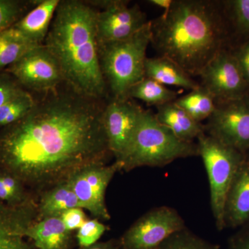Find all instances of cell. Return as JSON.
I'll list each match as a JSON object with an SVG mask.
<instances>
[{"label":"cell","instance_id":"obj_28","mask_svg":"<svg viewBox=\"0 0 249 249\" xmlns=\"http://www.w3.org/2000/svg\"><path fill=\"white\" fill-rule=\"evenodd\" d=\"M27 4L17 0H0V32L14 25L22 18Z\"/></svg>","mask_w":249,"mask_h":249},{"label":"cell","instance_id":"obj_8","mask_svg":"<svg viewBox=\"0 0 249 249\" xmlns=\"http://www.w3.org/2000/svg\"><path fill=\"white\" fill-rule=\"evenodd\" d=\"M186 228L178 211L169 206L154 208L129 228L120 241L123 249H156L170 235Z\"/></svg>","mask_w":249,"mask_h":249},{"label":"cell","instance_id":"obj_35","mask_svg":"<svg viewBox=\"0 0 249 249\" xmlns=\"http://www.w3.org/2000/svg\"><path fill=\"white\" fill-rule=\"evenodd\" d=\"M174 0H150L148 2L153 6L163 9V12L168 11L173 4Z\"/></svg>","mask_w":249,"mask_h":249},{"label":"cell","instance_id":"obj_29","mask_svg":"<svg viewBox=\"0 0 249 249\" xmlns=\"http://www.w3.org/2000/svg\"><path fill=\"white\" fill-rule=\"evenodd\" d=\"M107 230V227L99 219H88L77 231L78 245L82 248L95 245Z\"/></svg>","mask_w":249,"mask_h":249},{"label":"cell","instance_id":"obj_17","mask_svg":"<svg viewBox=\"0 0 249 249\" xmlns=\"http://www.w3.org/2000/svg\"><path fill=\"white\" fill-rule=\"evenodd\" d=\"M71 232L60 216L37 218L23 230V235L34 242L36 249H67Z\"/></svg>","mask_w":249,"mask_h":249},{"label":"cell","instance_id":"obj_32","mask_svg":"<svg viewBox=\"0 0 249 249\" xmlns=\"http://www.w3.org/2000/svg\"><path fill=\"white\" fill-rule=\"evenodd\" d=\"M231 50L249 86V40L235 46Z\"/></svg>","mask_w":249,"mask_h":249},{"label":"cell","instance_id":"obj_5","mask_svg":"<svg viewBox=\"0 0 249 249\" xmlns=\"http://www.w3.org/2000/svg\"><path fill=\"white\" fill-rule=\"evenodd\" d=\"M151 40L150 21L128 38L98 45L101 70L112 98H128L129 90L145 78L146 51Z\"/></svg>","mask_w":249,"mask_h":249},{"label":"cell","instance_id":"obj_23","mask_svg":"<svg viewBox=\"0 0 249 249\" xmlns=\"http://www.w3.org/2000/svg\"><path fill=\"white\" fill-rule=\"evenodd\" d=\"M128 98H137L148 106L156 107L174 102L178 93L151 78H142L129 90Z\"/></svg>","mask_w":249,"mask_h":249},{"label":"cell","instance_id":"obj_37","mask_svg":"<svg viewBox=\"0 0 249 249\" xmlns=\"http://www.w3.org/2000/svg\"></svg>","mask_w":249,"mask_h":249},{"label":"cell","instance_id":"obj_33","mask_svg":"<svg viewBox=\"0 0 249 249\" xmlns=\"http://www.w3.org/2000/svg\"><path fill=\"white\" fill-rule=\"evenodd\" d=\"M228 249H249V227L241 231L231 239Z\"/></svg>","mask_w":249,"mask_h":249},{"label":"cell","instance_id":"obj_15","mask_svg":"<svg viewBox=\"0 0 249 249\" xmlns=\"http://www.w3.org/2000/svg\"><path fill=\"white\" fill-rule=\"evenodd\" d=\"M249 222V160H245L228 192L224 205V228H237Z\"/></svg>","mask_w":249,"mask_h":249},{"label":"cell","instance_id":"obj_11","mask_svg":"<svg viewBox=\"0 0 249 249\" xmlns=\"http://www.w3.org/2000/svg\"><path fill=\"white\" fill-rule=\"evenodd\" d=\"M201 86L216 101L240 99L249 95L247 84L231 48L223 49L206 65L199 76Z\"/></svg>","mask_w":249,"mask_h":249},{"label":"cell","instance_id":"obj_3","mask_svg":"<svg viewBox=\"0 0 249 249\" xmlns=\"http://www.w3.org/2000/svg\"><path fill=\"white\" fill-rule=\"evenodd\" d=\"M97 12L88 3L60 1L43 45L58 62L64 84L100 101L107 88L100 63Z\"/></svg>","mask_w":249,"mask_h":249},{"label":"cell","instance_id":"obj_4","mask_svg":"<svg viewBox=\"0 0 249 249\" xmlns=\"http://www.w3.org/2000/svg\"><path fill=\"white\" fill-rule=\"evenodd\" d=\"M196 156V142L178 138L157 121L153 111L143 109L129 147L116 162L121 170L128 172L139 167H163L178 159Z\"/></svg>","mask_w":249,"mask_h":249},{"label":"cell","instance_id":"obj_12","mask_svg":"<svg viewBox=\"0 0 249 249\" xmlns=\"http://www.w3.org/2000/svg\"><path fill=\"white\" fill-rule=\"evenodd\" d=\"M96 31L98 45L128 38L150 22L138 4L129 6L121 0L98 1Z\"/></svg>","mask_w":249,"mask_h":249},{"label":"cell","instance_id":"obj_24","mask_svg":"<svg viewBox=\"0 0 249 249\" xmlns=\"http://www.w3.org/2000/svg\"><path fill=\"white\" fill-rule=\"evenodd\" d=\"M14 28L0 32V71L17 62L34 47Z\"/></svg>","mask_w":249,"mask_h":249},{"label":"cell","instance_id":"obj_19","mask_svg":"<svg viewBox=\"0 0 249 249\" xmlns=\"http://www.w3.org/2000/svg\"><path fill=\"white\" fill-rule=\"evenodd\" d=\"M145 77L165 86L178 87L191 91L200 85L178 64L160 55L147 58L145 62Z\"/></svg>","mask_w":249,"mask_h":249},{"label":"cell","instance_id":"obj_26","mask_svg":"<svg viewBox=\"0 0 249 249\" xmlns=\"http://www.w3.org/2000/svg\"><path fill=\"white\" fill-rule=\"evenodd\" d=\"M36 99L25 91L0 107V128L17 122L34 107Z\"/></svg>","mask_w":249,"mask_h":249},{"label":"cell","instance_id":"obj_27","mask_svg":"<svg viewBox=\"0 0 249 249\" xmlns=\"http://www.w3.org/2000/svg\"><path fill=\"white\" fill-rule=\"evenodd\" d=\"M219 249V246L201 238L186 227L170 235L156 249Z\"/></svg>","mask_w":249,"mask_h":249},{"label":"cell","instance_id":"obj_9","mask_svg":"<svg viewBox=\"0 0 249 249\" xmlns=\"http://www.w3.org/2000/svg\"><path fill=\"white\" fill-rule=\"evenodd\" d=\"M23 88L46 93L64 84L57 60L45 45L30 49L5 70Z\"/></svg>","mask_w":249,"mask_h":249},{"label":"cell","instance_id":"obj_6","mask_svg":"<svg viewBox=\"0 0 249 249\" xmlns=\"http://www.w3.org/2000/svg\"><path fill=\"white\" fill-rule=\"evenodd\" d=\"M196 141L209 178L211 211L216 227L222 231L225 229L224 211L228 192L246 155L206 133Z\"/></svg>","mask_w":249,"mask_h":249},{"label":"cell","instance_id":"obj_25","mask_svg":"<svg viewBox=\"0 0 249 249\" xmlns=\"http://www.w3.org/2000/svg\"><path fill=\"white\" fill-rule=\"evenodd\" d=\"M0 201L11 207H18L33 201L20 180L0 169Z\"/></svg>","mask_w":249,"mask_h":249},{"label":"cell","instance_id":"obj_34","mask_svg":"<svg viewBox=\"0 0 249 249\" xmlns=\"http://www.w3.org/2000/svg\"><path fill=\"white\" fill-rule=\"evenodd\" d=\"M120 242H114V241H108L107 242H101L96 243L90 247H85L81 249H120Z\"/></svg>","mask_w":249,"mask_h":249},{"label":"cell","instance_id":"obj_7","mask_svg":"<svg viewBox=\"0 0 249 249\" xmlns=\"http://www.w3.org/2000/svg\"><path fill=\"white\" fill-rule=\"evenodd\" d=\"M205 133L243 153L249 151V95L240 99L216 101L204 125Z\"/></svg>","mask_w":249,"mask_h":249},{"label":"cell","instance_id":"obj_13","mask_svg":"<svg viewBox=\"0 0 249 249\" xmlns=\"http://www.w3.org/2000/svg\"><path fill=\"white\" fill-rule=\"evenodd\" d=\"M130 98H112L105 106L103 124L109 151L115 161L122 158L133 138L142 111Z\"/></svg>","mask_w":249,"mask_h":249},{"label":"cell","instance_id":"obj_10","mask_svg":"<svg viewBox=\"0 0 249 249\" xmlns=\"http://www.w3.org/2000/svg\"><path fill=\"white\" fill-rule=\"evenodd\" d=\"M121 170L119 163H98L85 167L67 178L79 200L82 209L88 210L95 219L109 220L106 203V191L114 175Z\"/></svg>","mask_w":249,"mask_h":249},{"label":"cell","instance_id":"obj_2","mask_svg":"<svg viewBox=\"0 0 249 249\" xmlns=\"http://www.w3.org/2000/svg\"><path fill=\"white\" fill-rule=\"evenodd\" d=\"M151 44L191 76L224 49L231 48L222 1L174 0L168 11L151 21Z\"/></svg>","mask_w":249,"mask_h":249},{"label":"cell","instance_id":"obj_21","mask_svg":"<svg viewBox=\"0 0 249 249\" xmlns=\"http://www.w3.org/2000/svg\"><path fill=\"white\" fill-rule=\"evenodd\" d=\"M174 103L199 123L207 120L216 108L215 99L201 85L191 92L177 98Z\"/></svg>","mask_w":249,"mask_h":249},{"label":"cell","instance_id":"obj_20","mask_svg":"<svg viewBox=\"0 0 249 249\" xmlns=\"http://www.w3.org/2000/svg\"><path fill=\"white\" fill-rule=\"evenodd\" d=\"M80 208L81 205L68 181H62L42 196L37 207L39 219L60 216L69 209Z\"/></svg>","mask_w":249,"mask_h":249},{"label":"cell","instance_id":"obj_16","mask_svg":"<svg viewBox=\"0 0 249 249\" xmlns=\"http://www.w3.org/2000/svg\"><path fill=\"white\" fill-rule=\"evenodd\" d=\"M59 0H44L22 16L14 25L22 37L31 45H43L58 7Z\"/></svg>","mask_w":249,"mask_h":249},{"label":"cell","instance_id":"obj_22","mask_svg":"<svg viewBox=\"0 0 249 249\" xmlns=\"http://www.w3.org/2000/svg\"><path fill=\"white\" fill-rule=\"evenodd\" d=\"M222 2L232 45L234 39L238 41L235 46L249 40V0H229Z\"/></svg>","mask_w":249,"mask_h":249},{"label":"cell","instance_id":"obj_14","mask_svg":"<svg viewBox=\"0 0 249 249\" xmlns=\"http://www.w3.org/2000/svg\"><path fill=\"white\" fill-rule=\"evenodd\" d=\"M34 219L30 206L11 207L0 201V249H34L22 232Z\"/></svg>","mask_w":249,"mask_h":249},{"label":"cell","instance_id":"obj_36","mask_svg":"<svg viewBox=\"0 0 249 249\" xmlns=\"http://www.w3.org/2000/svg\"><path fill=\"white\" fill-rule=\"evenodd\" d=\"M246 160H249V151L246 152Z\"/></svg>","mask_w":249,"mask_h":249},{"label":"cell","instance_id":"obj_31","mask_svg":"<svg viewBox=\"0 0 249 249\" xmlns=\"http://www.w3.org/2000/svg\"><path fill=\"white\" fill-rule=\"evenodd\" d=\"M60 217L65 228L70 232L78 231L88 220L84 211L80 208L67 210Z\"/></svg>","mask_w":249,"mask_h":249},{"label":"cell","instance_id":"obj_30","mask_svg":"<svg viewBox=\"0 0 249 249\" xmlns=\"http://www.w3.org/2000/svg\"><path fill=\"white\" fill-rule=\"evenodd\" d=\"M25 91L9 73L0 71V107Z\"/></svg>","mask_w":249,"mask_h":249},{"label":"cell","instance_id":"obj_1","mask_svg":"<svg viewBox=\"0 0 249 249\" xmlns=\"http://www.w3.org/2000/svg\"><path fill=\"white\" fill-rule=\"evenodd\" d=\"M59 88L36 100L17 122L0 128V169L26 188L53 187L85 167L106 163L111 154L105 106L67 86Z\"/></svg>","mask_w":249,"mask_h":249},{"label":"cell","instance_id":"obj_18","mask_svg":"<svg viewBox=\"0 0 249 249\" xmlns=\"http://www.w3.org/2000/svg\"><path fill=\"white\" fill-rule=\"evenodd\" d=\"M156 119L183 142H193L205 133L204 125L196 122L174 102L157 106Z\"/></svg>","mask_w":249,"mask_h":249}]
</instances>
